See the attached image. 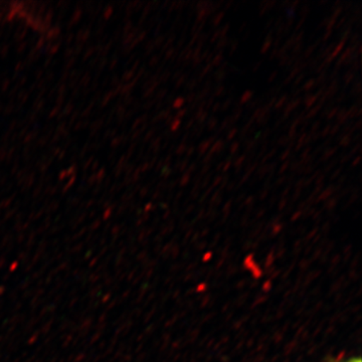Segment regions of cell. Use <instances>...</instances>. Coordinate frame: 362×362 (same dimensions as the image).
Returning <instances> with one entry per match:
<instances>
[{
  "label": "cell",
  "mask_w": 362,
  "mask_h": 362,
  "mask_svg": "<svg viewBox=\"0 0 362 362\" xmlns=\"http://www.w3.org/2000/svg\"><path fill=\"white\" fill-rule=\"evenodd\" d=\"M329 362H361V359L359 357H350V358L344 359V361L337 359V361H330Z\"/></svg>",
  "instance_id": "obj_1"
}]
</instances>
